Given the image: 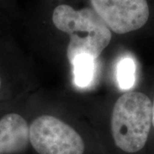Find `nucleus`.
<instances>
[{
	"label": "nucleus",
	"mask_w": 154,
	"mask_h": 154,
	"mask_svg": "<svg viewBox=\"0 0 154 154\" xmlns=\"http://www.w3.org/2000/svg\"><path fill=\"white\" fill-rule=\"evenodd\" d=\"M152 125L154 127V100L152 102Z\"/></svg>",
	"instance_id": "6e6552de"
},
{
	"label": "nucleus",
	"mask_w": 154,
	"mask_h": 154,
	"mask_svg": "<svg viewBox=\"0 0 154 154\" xmlns=\"http://www.w3.org/2000/svg\"><path fill=\"white\" fill-rule=\"evenodd\" d=\"M55 27L69 35L67 55L72 60L80 54L97 58L110 44L111 31L92 7L75 10L71 6H57L52 13Z\"/></svg>",
	"instance_id": "f257e3e1"
},
{
	"label": "nucleus",
	"mask_w": 154,
	"mask_h": 154,
	"mask_svg": "<svg viewBox=\"0 0 154 154\" xmlns=\"http://www.w3.org/2000/svg\"><path fill=\"white\" fill-rule=\"evenodd\" d=\"M0 88H1V79H0Z\"/></svg>",
	"instance_id": "1a4fd4ad"
},
{
	"label": "nucleus",
	"mask_w": 154,
	"mask_h": 154,
	"mask_svg": "<svg viewBox=\"0 0 154 154\" xmlns=\"http://www.w3.org/2000/svg\"><path fill=\"white\" fill-rule=\"evenodd\" d=\"M29 143L38 154H83L82 136L52 116L37 117L29 126Z\"/></svg>",
	"instance_id": "7ed1b4c3"
},
{
	"label": "nucleus",
	"mask_w": 154,
	"mask_h": 154,
	"mask_svg": "<svg viewBox=\"0 0 154 154\" xmlns=\"http://www.w3.org/2000/svg\"><path fill=\"white\" fill-rule=\"evenodd\" d=\"M152 124V102L145 94L128 92L116 100L111 115V133L116 146L128 153L140 151Z\"/></svg>",
	"instance_id": "f03ea898"
},
{
	"label": "nucleus",
	"mask_w": 154,
	"mask_h": 154,
	"mask_svg": "<svg viewBox=\"0 0 154 154\" xmlns=\"http://www.w3.org/2000/svg\"><path fill=\"white\" fill-rule=\"evenodd\" d=\"M29 143V126L22 116L10 113L0 119V154L23 152Z\"/></svg>",
	"instance_id": "39448f33"
},
{
	"label": "nucleus",
	"mask_w": 154,
	"mask_h": 154,
	"mask_svg": "<svg viewBox=\"0 0 154 154\" xmlns=\"http://www.w3.org/2000/svg\"><path fill=\"white\" fill-rule=\"evenodd\" d=\"M95 60L88 54L76 56L71 63L74 71V82L78 88H87L93 82L95 74Z\"/></svg>",
	"instance_id": "423d86ee"
},
{
	"label": "nucleus",
	"mask_w": 154,
	"mask_h": 154,
	"mask_svg": "<svg viewBox=\"0 0 154 154\" xmlns=\"http://www.w3.org/2000/svg\"><path fill=\"white\" fill-rule=\"evenodd\" d=\"M110 31L118 34L142 28L150 16L146 0H90Z\"/></svg>",
	"instance_id": "20e7f679"
},
{
	"label": "nucleus",
	"mask_w": 154,
	"mask_h": 154,
	"mask_svg": "<svg viewBox=\"0 0 154 154\" xmlns=\"http://www.w3.org/2000/svg\"><path fill=\"white\" fill-rule=\"evenodd\" d=\"M116 80L122 90L133 88L135 82V63L129 57H125L118 62L116 67Z\"/></svg>",
	"instance_id": "0eeeda50"
}]
</instances>
